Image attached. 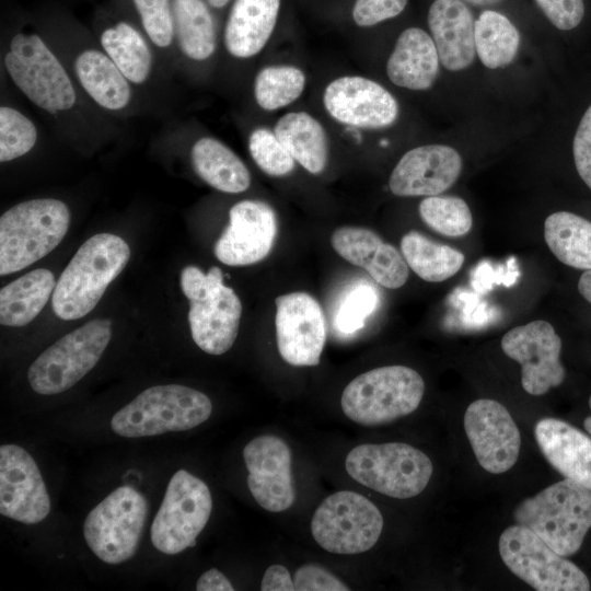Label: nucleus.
I'll list each match as a JSON object with an SVG mask.
<instances>
[{
    "mask_svg": "<svg viewBox=\"0 0 591 591\" xmlns=\"http://www.w3.org/2000/svg\"><path fill=\"white\" fill-rule=\"evenodd\" d=\"M376 304L378 293L371 285L361 282L354 286L341 299L336 311L334 320L336 329L345 335L359 331Z\"/></svg>",
    "mask_w": 591,
    "mask_h": 591,
    "instance_id": "40",
    "label": "nucleus"
},
{
    "mask_svg": "<svg viewBox=\"0 0 591 591\" xmlns=\"http://www.w3.org/2000/svg\"><path fill=\"white\" fill-rule=\"evenodd\" d=\"M35 125L19 111L0 108V161L8 162L27 153L35 144Z\"/></svg>",
    "mask_w": 591,
    "mask_h": 591,
    "instance_id": "38",
    "label": "nucleus"
},
{
    "mask_svg": "<svg viewBox=\"0 0 591 591\" xmlns=\"http://www.w3.org/2000/svg\"><path fill=\"white\" fill-rule=\"evenodd\" d=\"M50 511L47 488L31 454L16 444L0 447V513L25 524Z\"/></svg>",
    "mask_w": 591,
    "mask_h": 591,
    "instance_id": "18",
    "label": "nucleus"
},
{
    "mask_svg": "<svg viewBox=\"0 0 591 591\" xmlns=\"http://www.w3.org/2000/svg\"><path fill=\"white\" fill-rule=\"evenodd\" d=\"M250 153L257 166L271 176H285L292 172L294 160L286 147L266 128H256L248 138Z\"/></svg>",
    "mask_w": 591,
    "mask_h": 591,
    "instance_id": "39",
    "label": "nucleus"
},
{
    "mask_svg": "<svg viewBox=\"0 0 591 591\" xmlns=\"http://www.w3.org/2000/svg\"><path fill=\"white\" fill-rule=\"evenodd\" d=\"M589 406L591 409V396L589 398ZM584 429L591 434V416L587 417L583 421Z\"/></svg>",
    "mask_w": 591,
    "mask_h": 591,
    "instance_id": "50",
    "label": "nucleus"
},
{
    "mask_svg": "<svg viewBox=\"0 0 591 591\" xmlns=\"http://www.w3.org/2000/svg\"><path fill=\"white\" fill-rule=\"evenodd\" d=\"M149 38L159 47H167L174 36L170 0H134Z\"/></svg>",
    "mask_w": 591,
    "mask_h": 591,
    "instance_id": "41",
    "label": "nucleus"
},
{
    "mask_svg": "<svg viewBox=\"0 0 591 591\" xmlns=\"http://www.w3.org/2000/svg\"><path fill=\"white\" fill-rule=\"evenodd\" d=\"M383 530V517L364 496L340 490L325 498L311 520L315 542L333 554L355 555L369 551Z\"/></svg>",
    "mask_w": 591,
    "mask_h": 591,
    "instance_id": "10",
    "label": "nucleus"
},
{
    "mask_svg": "<svg viewBox=\"0 0 591 591\" xmlns=\"http://www.w3.org/2000/svg\"><path fill=\"white\" fill-rule=\"evenodd\" d=\"M262 591H296L293 578L282 565L269 566L260 581Z\"/></svg>",
    "mask_w": 591,
    "mask_h": 591,
    "instance_id": "46",
    "label": "nucleus"
},
{
    "mask_svg": "<svg viewBox=\"0 0 591 591\" xmlns=\"http://www.w3.org/2000/svg\"><path fill=\"white\" fill-rule=\"evenodd\" d=\"M275 134L293 160L312 174L321 173L327 163L328 143L323 126L304 112H292L279 118Z\"/></svg>",
    "mask_w": 591,
    "mask_h": 591,
    "instance_id": "30",
    "label": "nucleus"
},
{
    "mask_svg": "<svg viewBox=\"0 0 591 591\" xmlns=\"http://www.w3.org/2000/svg\"><path fill=\"white\" fill-rule=\"evenodd\" d=\"M211 412L212 403L202 392L179 384L155 385L116 412L111 428L125 438L151 437L193 429Z\"/></svg>",
    "mask_w": 591,
    "mask_h": 591,
    "instance_id": "5",
    "label": "nucleus"
},
{
    "mask_svg": "<svg viewBox=\"0 0 591 591\" xmlns=\"http://www.w3.org/2000/svg\"><path fill=\"white\" fill-rule=\"evenodd\" d=\"M112 337V322L97 318L68 333L30 366L31 387L42 395L62 393L78 383L101 359Z\"/></svg>",
    "mask_w": 591,
    "mask_h": 591,
    "instance_id": "8",
    "label": "nucleus"
},
{
    "mask_svg": "<svg viewBox=\"0 0 591 591\" xmlns=\"http://www.w3.org/2000/svg\"><path fill=\"white\" fill-rule=\"evenodd\" d=\"M274 209L259 200H242L229 211V224L215 243L216 257L228 266H247L264 259L277 236Z\"/></svg>",
    "mask_w": 591,
    "mask_h": 591,
    "instance_id": "19",
    "label": "nucleus"
},
{
    "mask_svg": "<svg viewBox=\"0 0 591 591\" xmlns=\"http://www.w3.org/2000/svg\"><path fill=\"white\" fill-rule=\"evenodd\" d=\"M501 348L521 364L522 387L529 394L543 395L563 383L561 340L548 322L538 320L510 329Z\"/></svg>",
    "mask_w": 591,
    "mask_h": 591,
    "instance_id": "14",
    "label": "nucleus"
},
{
    "mask_svg": "<svg viewBox=\"0 0 591 591\" xmlns=\"http://www.w3.org/2000/svg\"><path fill=\"white\" fill-rule=\"evenodd\" d=\"M70 211L61 200L32 199L0 218V275L26 268L49 254L65 237Z\"/></svg>",
    "mask_w": 591,
    "mask_h": 591,
    "instance_id": "3",
    "label": "nucleus"
},
{
    "mask_svg": "<svg viewBox=\"0 0 591 591\" xmlns=\"http://www.w3.org/2000/svg\"><path fill=\"white\" fill-rule=\"evenodd\" d=\"M463 1L474 4V5H487V4H494L501 0H463Z\"/></svg>",
    "mask_w": 591,
    "mask_h": 591,
    "instance_id": "49",
    "label": "nucleus"
},
{
    "mask_svg": "<svg viewBox=\"0 0 591 591\" xmlns=\"http://www.w3.org/2000/svg\"><path fill=\"white\" fill-rule=\"evenodd\" d=\"M572 150L578 174L591 189V105L579 123Z\"/></svg>",
    "mask_w": 591,
    "mask_h": 591,
    "instance_id": "45",
    "label": "nucleus"
},
{
    "mask_svg": "<svg viewBox=\"0 0 591 591\" xmlns=\"http://www.w3.org/2000/svg\"><path fill=\"white\" fill-rule=\"evenodd\" d=\"M212 7L221 8L228 3L229 0H207Z\"/></svg>",
    "mask_w": 591,
    "mask_h": 591,
    "instance_id": "51",
    "label": "nucleus"
},
{
    "mask_svg": "<svg viewBox=\"0 0 591 591\" xmlns=\"http://www.w3.org/2000/svg\"><path fill=\"white\" fill-rule=\"evenodd\" d=\"M428 25L444 68L459 71L473 62L475 21L463 0H434L429 8Z\"/></svg>",
    "mask_w": 591,
    "mask_h": 591,
    "instance_id": "23",
    "label": "nucleus"
},
{
    "mask_svg": "<svg viewBox=\"0 0 591 591\" xmlns=\"http://www.w3.org/2000/svg\"><path fill=\"white\" fill-rule=\"evenodd\" d=\"M544 239L561 263L591 270V222L568 212L549 215L544 223Z\"/></svg>",
    "mask_w": 591,
    "mask_h": 591,
    "instance_id": "31",
    "label": "nucleus"
},
{
    "mask_svg": "<svg viewBox=\"0 0 591 591\" xmlns=\"http://www.w3.org/2000/svg\"><path fill=\"white\" fill-rule=\"evenodd\" d=\"M74 69L82 88L100 106L116 111L129 103L127 78L106 54L84 50L77 57Z\"/></svg>",
    "mask_w": 591,
    "mask_h": 591,
    "instance_id": "29",
    "label": "nucleus"
},
{
    "mask_svg": "<svg viewBox=\"0 0 591 591\" xmlns=\"http://www.w3.org/2000/svg\"><path fill=\"white\" fill-rule=\"evenodd\" d=\"M578 290L581 296L591 303V270H586L578 282Z\"/></svg>",
    "mask_w": 591,
    "mask_h": 591,
    "instance_id": "48",
    "label": "nucleus"
},
{
    "mask_svg": "<svg viewBox=\"0 0 591 591\" xmlns=\"http://www.w3.org/2000/svg\"><path fill=\"white\" fill-rule=\"evenodd\" d=\"M181 288L189 301L188 322L195 344L209 355H222L234 344L242 316V303L223 283L219 267L205 274L197 266L181 273Z\"/></svg>",
    "mask_w": 591,
    "mask_h": 591,
    "instance_id": "4",
    "label": "nucleus"
},
{
    "mask_svg": "<svg viewBox=\"0 0 591 591\" xmlns=\"http://www.w3.org/2000/svg\"><path fill=\"white\" fill-rule=\"evenodd\" d=\"M4 65L14 84L36 106L50 114L73 106L76 93L72 83L38 35L19 33L13 36Z\"/></svg>",
    "mask_w": 591,
    "mask_h": 591,
    "instance_id": "11",
    "label": "nucleus"
},
{
    "mask_svg": "<svg viewBox=\"0 0 591 591\" xmlns=\"http://www.w3.org/2000/svg\"><path fill=\"white\" fill-rule=\"evenodd\" d=\"M197 591H233L228 578L216 568L205 571L197 580Z\"/></svg>",
    "mask_w": 591,
    "mask_h": 591,
    "instance_id": "47",
    "label": "nucleus"
},
{
    "mask_svg": "<svg viewBox=\"0 0 591 591\" xmlns=\"http://www.w3.org/2000/svg\"><path fill=\"white\" fill-rule=\"evenodd\" d=\"M190 155L197 175L217 190L237 194L250 187L247 167L221 141L210 137L200 138L193 146Z\"/></svg>",
    "mask_w": 591,
    "mask_h": 591,
    "instance_id": "28",
    "label": "nucleus"
},
{
    "mask_svg": "<svg viewBox=\"0 0 591 591\" xmlns=\"http://www.w3.org/2000/svg\"><path fill=\"white\" fill-rule=\"evenodd\" d=\"M439 55L432 37L409 27L401 33L386 63L389 79L409 90L429 89L439 72Z\"/></svg>",
    "mask_w": 591,
    "mask_h": 591,
    "instance_id": "25",
    "label": "nucleus"
},
{
    "mask_svg": "<svg viewBox=\"0 0 591 591\" xmlns=\"http://www.w3.org/2000/svg\"><path fill=\"white\" fill-rule=\"evenodd\" d=\"M345 467L359 484L397 499L419 495L433 472L428 455L402 442L357 445L347 454Z\"/></svg>",
    "mask_w": 591,
    "mask_h": 591,
    "instance_id": "7",
    "label": "nucleus"
},
{
    "mask_svg": "<svg viewBox=\"0 0 591 591\" xmlns=\"http://www.w3.org/2000/svg\"><path fill=\"white\" fill-rule=\"evenodd\" d=\"M331 243L337 254L363 268L382 287L397 289L408 279V265L403 255L372 230L340 227L333 232Z\"/></svg>",
    "mask_w": 591,
    "mask_h": 591,
    "instance_id": "22",
    "label": "nucleus"
},
{
    "mask_svg": "<svg viewBox=\"0 0 591 591\" xmlns=\"http://www.w3.org/2000/svg\"><path fill=\"white\" fill-rule=\"evenodd\" d=\"M462 170L459 152L444 144H427L407 151L393 169L390 190L402 197L434 196L450 188Z\"/></svg>",
    "mask_w": 591,
    "mask_h": 591,
    "instance_id": "21",
    "label": "nucleus"
},
{
    "mask_svg": "<svg viewBox=\"0 0 591 591\" xmlns=\"http://www.w3.org/2000/svg\"><path fill=\"white\" fill-rule=\"evenodd\" d=\"M534 434L543 455L556 471L591 490V438L556 418L540 419Z\"/></svg>",
    "mask_w": 591,
    "mask_h": 591,
    "instance_id": "24",
    "label": "nucleus"
},
{
    "mask_svg": "<svg viewBox=\"0 0 591 591\" xmlns=\"http://www.w3.org/2000/svg\"><path fill=\"white\" fill-rule=\"evenodd\" d=\"M243 459L248 472L247 486L255 501L270 512L289 509L296 490L288 444L277 436H259L244 447Z\"/></svg>",
    "mask_w": 591,
    "mask_h": 591,
    "instance_id": "17",
    "label": "nucleus"
},
{
    "mask_svg": "<svg viewBox=\"0 0 591 591\" xmlns=\"http://www.w3.org/2000/svg\"><path fill=\"white\" fill-rule=\"evenodd\" d=\"M101 44L127 80L138 84L147 80L152 66L151 53L131 25L119 22L105 30Z\"/></svg>",
    "mask_w": 591,
    "mask_h": 591,
    "instance_id": "35",
    "label": "nucleus"
},
{
    "mask_svg": "<svg viewBox=\"0 0 591 591\" xmlns=\"http://www.w3.org/2000/svg\"><path fill=\"white\" fill-rule=\"evenodd\" d=\"M174 35L185 56L193 60L209 58L216 48L212 16L201 0H174Z\"/></svg>",
    "mask_w": 591,
    "mask_h": 591,
    "instance_id": "33",
    "label": "nucleus"
},
{
    "mask_svg": "<svg viewBox=\"0 0 591 591\" xmlns=\"http://www.w3.org/2000/svg\"><path fill=\"white\" fill-rule=\"evenodd\" d=\"M296 591H348L350 590L329 570L315 564L299 567L293 578Z\"/></svg>",
    "mask_w": 591,
    "mask_h": 591,
    "instance_id": "43",
    "label": "nucleus"
},
{
    "mask_svg": "<svg viewBox=\"0 0 591 591\" xmlns=\"http://www.w3.org/2000/svg\"><path fill=\"white\" fill-rule=\"evenodd\" d=\"M425 393V382L414 369L386 366L351 380L343 391L340 406L354 422L373 427L415 412Z\"/></svg>",
    "mask_w": 591,
    "mask_h": 591,
    "instance_id": "6",
    "label": "nucleus"
},
{
    "mask_svg": "<svg viewBox=\"0 0 591 591\" xmlns=\"http://www.w3.org/2000/svg\"><path fill=\"white\" fill-rule=\"evenodd\" d=\"M147 514L148 503L139 491L118 487L89 512L83 524L85 542L102 561L124 563L138 548Z\"/></svg>",
    "mask_w": 591,
    "mask_h": 591,
    "instance_id": "9",
    "label": "nucleus"
},
{
    "mask_svg": "<svg viewBox=\"0 0 591 591\" xmlns=\"http://www.w3.org/2000/svg\"><path fill=\"white\" fill-rule=\"evenodd\" d=\"M401 251L408 267L429 282L449 279L464 263V255L460 251L434 242L417 231L402 237Z\"/></svg>",
    "mask_w": 591,
    "mask_h": 591,
    "instance_id": "32",
    "label": "nucleus"
},
{
    "mask_svg": "<svg viewBox=\"0 0 591 591\" xmlns=\"http://www.w3.org/2000/svg\"><path fill=\"white\" fill-rule=\"evenodd\" d=\"M211 510L212 497L205 482L185 470L177 471L151 525L153 546L167 555L195 546Z\"/></svg>",
    "mask_w": 591,
    "mask_h": 591,
    "instance_id": "13",
    "label": "nucleus"
},
{
    "mask_svg": "<svg viewBox=\"0 0 591 591\" xmlns=\"http://www.w3.org/2000/svg\"><path fill=\"white\" fill-rule=\"evenodd\" d=\"M129 257L127 242L116 234L97 233L88 239L56 282L51 296L55 314L71 321L90 313Z\"/></svg>",
    "mask_w": 591,
    "mask_h": 591,
    "instance_id": "1",
    "label": "nucleus"
},
{
    "mask_svg": "<svg viewBox=\"0 0 591 591\" xmlns=\"http://www.w3.org/2000/svg\"><path fill=\"white\" fill-rule=\"evenodd\" d=\"M513 519L568 557L579 551L591 528V490L565 478L521 501Z\"/></svg>",
    "mask_w": 591,
    "mask_h": 591,
    "instance_id": "2",
    "label": "nucleus"
},
{
    "mask_svg": "<svg viewBox=\"0 0 591 591\" xmlns=\"http://www.w3.org/2000/svg\"><path fill=\"white\" fill-rule=\"evenodd\" d=\"M419 215L429 228L445 236H462L473 224L467 204L456 196H428L419 205Z\"/></svg>",
    "mask_w": 591,
    "mask_h": 591,
    "instance_id": "37",
    "label": "nucleus"
},
{
    "mask_svg": "<svg viewBox=\"0 0 591 591\" xmlns=\"http://www.w3.org/2000/svg\"><path fill=\"white\" fill-rule=\"evenodd\" d=\"M323 103L334 119L359 128L386 127L398 115V104L386 89L357 76L340 77L328 83Z\"/></svg>",
    "mask_w": 591,
    "mask_h": 591,
    "instance_id": "20",
    "label": "nucleus"
},
{
    "mask_svg": "<svg viewBox=\"0 0 591 591\" xmlns=\"http://www.w3.org/2000/svg\"><path fill=\"white\" fill-rule=\"evenodd\" d=\"M276 338L281 358L296 367H313L321 361L326 341L325 317L320 303L297 291L276 298Z\"/></svg>",
    "mask_w": 591,
    "mask_h": 591,
    "instance_id": "15",
    "label": "nucleus"
},
{
    "mask_svg": "<svg viewBox=\"0 0 591 591\" xmlns=\"http://www.w3.org/2000/svg\"><path fill=\"white\" fill-rule=\"evenodd\" d=\"M280 0H235L224 30V44L236 58L258 54L268 42L278 18Z\"/></svg>",
    "mask_w": 591,
    "mask_h": 591,
    "instance_id": "26",
    "label": "nucleus"
},
{
    "mask_svg": "<svg viewBox=\"0 0 591 591\" xmlns=\"http://www.w3.org/2000/svg\"><path fill=\"white\" fill-rule=\"evenodd\" d=\"M464 429L477 462L484 470L501 474L515 464L521 436L502 404L488 398L472 402L464 414Z\"/></svg>",
    "mask_w": 591,
    "mask_h": 591,
    "instance_id": "16",
    "label": "nucleus"
},
{
    "mask_svg": "<svg viewBox=\"0 0 591 591\" xmlns=\"http://www.w3.org/2000/svg\"><path fill=\"white\" fill-rule=\"evenodd\" d=\"M304 86L305 76L300 69L291 66H270L257 73L254 95L263 109L275 111L296 101Z\"/></svg>",
    "mask_w": 591,
    "mask_h": 591,
    "instance_id": "36",
    "label": "nucleus"
},
{
    "mask_svg": "<svg viewBox=\"0 0 591 591\" xmlns=\"http://www.w3.org/2000/svg\"><path fill=\"white\" fill-rule=\"evenodd\" d=\"M498 547L509 570L537 591L590 590L589 579L579 567L525 526L507 528Z\"/></svg>",
    "mask_w": 591,
    "mask_h": 591,
    "instance_id": "12",
    "label": "nucleus"
},
{
    "mask_svg": "<svg viewBox=\"0 0 591 591\" xmlns=\"http://www.w3.org/2000/svg\"><path fill=\"white\" fill-rule=\"evenodd\" d=\"M408 0H356L352 18L359 26H372L403 12Z\"/></svg>",
    "mask_w": 591,
    "mask_h": 591,
    "instance_id": "42",
    "label": "nucleus"
},
{
    "mask_svg": "<svg viewBox=\"0 0 591 591\" xmlns=\"http://www.w3.org/2000/svg\"><path fill=\"white\" fill-rule=\"evenodd\" d=\"M535 2L551 23L561 31L575 28L584 15L583 0H535Z\"/></svg>",
    "mask_w": 591,
    "mask_h": 591,
    "instance_id": "44",
    "label": "nucleus"
},
{
    "mask_svg": "<svg viewBox=\"0 0 591 591\" xmlns=\"http://www.w3.org/2000/svg\"><path fill=\"white\" fill-rule=\"evenodd\" d=\"M475 50L489 69L509 65L515 57L520 44L517 27L503 14L486 10L475 21Z\"/></svg>",
    "mask_w": 591,
    "mask_h": 591,
    "instance_id": "34",
    "label": "nucleus"
},
{
    "mask_svg": "<svg viewBox=\"0 0 591 591\" xmlns=\"http://www.w3.org/2000/svg\"><path fill=\"white\" fill-rule=\"evenodd\" d=\"M56 287L54 274L38 268L0 290V323L21 327L32 322L46 305Z\"/></svg>",
    "mask_w": 591,
    "mask_h": 591,
    "instance_id": "27",
    "label": "nucleus"
}]
</instances>
